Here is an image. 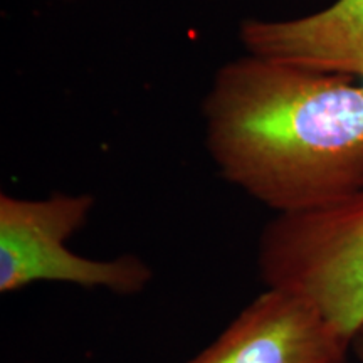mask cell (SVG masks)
Segmentation results:
<instances>
[{
	"label": "cell",
	"mask_w": 363,
	"mask_h": 363,
	"mask_svg": "<svg viewBox=\"0 0 363 363\" xmlns=\"http://www.w3.org/2000/svg\"><path fill=\"white\" fill-rule=\"evenodd\" d=\"M352 352L355 353V357L363 363V325L355 331L352 338Z\"/></svg>",
	"instance_id": "6"
},
{
	"label": "cell",
	"mask_w": 363,
	"mask_h": 363,
	"mask_svg": "<svg viewBox=\"0 0 363 363\" xmlns=\"http://www.w3.org/2000/svg\"><path fill=\"white\" fill-rule=\"evenodd\" d=\"M244 51L330 74L363 76V0H335L294 19H246Z\"/></svg>",
	"instance_id": "5"
},
{
	"label": "cell",
	"mask_w": 363,
	"mask_h": 363,
	"mask_svg": "<svg viewBox=\"0 0 363 363\" xmlns=\"http://www.w3.org/2000/svg\"><path fill=\"white\" fill-rule=\"evenodd\" d=\"M91 194L56 192L44 199L0 195V293L35 283H66L118 296L142 293L153 279L148 262L135 254L91 259L67 249V240L89 219Z\"/></svg>",
	"instance_id": "3"
},
{
	"label": "cell",
	"mask_w": 363,
	"mask_h": 363,
	"mask_svg": "<svg viewBox=\"0 0 363 363\" xmlns=\"http://www.w3.org/2000/svg\"><path fill=\"white\" fill-rule=\"evenodd\" d=\"M257 264L266 288L308 299L352 342L363 325V187L330 206L276 214Z\"/></svg>",
	"instance_id": "2"
},
{
	"label": "cell",
	"mask_w": 363,
	"mask_h": 363,
	"mask_svg": "<svg viewBox=\"0 0 363 363\" xmlns=\"http://www.w3.org/2000/svg\"><path fill=\"white\" fill-rule=\"evenodd\" d=\"M202 121L219 175L276 214L363 187V86L347 76L246 52L216 71Z\"/></svg>",
	"instance_id": "1"
},
{
	"label": "cell",
	"mask_w": 363,
	"mask_h": 363,
	"mask_svg": "<svg viewBox=\"0 0 363 363\" xmlns=\"http://www.w3.org/2000/svg\"><path fill=\"white\" fill-rule=\"evenodd\" d=\"M352 342L305 298L266 288L185 363H345Z\"/></svg>",
	"instance_id": "4"
}]
</instances>
